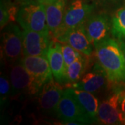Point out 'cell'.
<instances>
[{
    "label": "cell",
    "instance_id": "obj_26",
    "mask_svg": "<svg viewBox=\"0 0 125 125\" xmlns=\"http://www.w3.org/2000/svg\"><path fill=\"white\" fill-rule=\"evenodd\" d=\"M13 1H14L15 2H18V3H21L22 1H24V0H13Z\"/></svg>",
    "mask_w": 125,
    "mask_h": 125
},
{
    "label": "cell",
    "instance_id": "obj_4",
    "mask_svg": "<svg viewBox=\"0 0 125 125\" xmlns=\"http://www.w3.org/2000/svg\"><path fill=\"white\" fill-rule=\"evenodd\" d=\"M56 113L58 119L62 121L65 125L71 122H78L80 124L92 123L77 102L71 88H66L64 90Z\"/></svg>",
    "mask_w": 125,
    "mask_h": 125
},
{
    "label": "cell",
    "instance_id": "obj_7",
    "mask_svg": "<svg viewBox=\"0 0 125 125\" xmlns=\"http://www.w3.org/2000/svg\"><path fill=\"white\" fill-rule=\"evenodd\" d=\"M120 89L114 90L99 104L97 122L102 125H125V119L120 109Z\"/></svg>",
    "mask_w": 125,
    "mask_h": 125
},
{
    "label": "cell",
    "instance_id": "obj_25",
    "mask_svg": "<svg viewBox=\"0 0 125 125\" xmlns=\"http://www.w3.org/2000/svg\"><path fill=\"white\" fill-rule=\"evenodd\" d=\"M36 1H38V2H40L41 4H42L47 5L49 4H51L52 2H54L56 0H36Z\"/></svg>",
    "mask_w": 125,
    "mask_h": 125
},
{
    "label": "cell",
    "instance_id": "obj_23",
    "mask_svg": "<svg viewBox=\"0 0 125 125\" xmlns=\"http://www.w3.org/2000/svg\"><path fill=\"white\" fill-rule=\"evenodd\" d=\"M94 1L102 7H107L115 4L118 0H94Z\"/></svg>",
    "mask_w": 125,
    "mask_h": 125
},
{
    "label": "cell",
    "instance_id": "obj_11",
    "mask_svg": "<svg viewBox=\"0 0 125 125\" xmlns=\"http://www.w3.org/2000/svg\"><path fill=\"white\" fill-rule=\"evenodd\" d=\"M85 27L90 42L94 46L108 37L109 31H111V21L110 22L107 14H96L90 16Z\"/></svg>",
    "mask_w": 125,
    "mask_h": 125
},
{
    "label": "cell",
    "instance_id": "obj_5",
    "mask_svg": "<svg viewBox=\"0 0 125 125\" xmlns=\"http://www.w3.org/2000/svg\"><path fill=\"white\" fill-rule=\"evenodd\" d=\"M1 52L6 61L13 65L21 61L23 55L22 32L15 24H7L2 32Z\"/></svg>",
    "mask_w": 125,
    "mask_h": 125
},
{
    "label": "cell",
    "instance_id": "obj_20",
    "mask_svg": "<svg viewBox=\"0 0 125 125\" xmlns=\"http://www.w3.org/2000/svg\"><path fill=\"white\" fill-rule=\"evenodd\" d=\"M61 43V49H62V56L65 61V63L66 67H67L70 64L76 61L82 56L79 51L74 49L70 45L65 42Z\"/></svg>",
    "mask_w": 125,
    "mask_h": 125
},
{
    "label": "cell",
    "instance_id": "obj_24",
    "mask_svg": "<svg viewBox=\"0 0 125 125\" xmlns=\"http://www.w3.org/2000/svg\"><path fill=\"white\" fill-rule=\"evenodd\" d=\"M120 45L121 49L123 54V56H124V59H125V38L120 40Z\"/></svg>",
    "mask_w": 125,
    "mask_h": 125
},
{
    "label": "cell",
    "instance_id": "obj_6",
    "mask_svg": "<svg viewBox=\"0 0 125 125\" xmlns=\"http://www.w3.org/2000/svg\"><path fill=\"white\" fill-rule=\"evenodd\" d=\"M94 9V4L85 0H74L66 8L61 29L55 38H58L70 29L85 24Z\"/></svg>",
    "mask_w": 125,
    "mask_h": 125
},
{
    "label": "cell",
    "instance_id": "obj_16",
    "mask_svg": "<svg viewBox=\"0 0 125 125\" xmlns=\"http://www.w3.org/2000/svg\"><path fill=\"white\" fill-rule=\"evenodd\" d=\"M73 93L77 102L80 104L85 115L93 122H97V115L99 106L98 99L92 93L83 90L72 88Z\"/></svg>",
    "mask_w": 125,
    "mask_h": 125
},
{
    "label": "cell",
    "instance_id": "obj_14",
    "mask_svg": "<svg viewBox=\"0 0 125 125\" xmlns=\"http://www.w3.org/2000/svg\"><path fill=\"white\" fill-rule=\"evenodd\" d=\"M47 57L54 78L61 84H65L67 67L62 56L61 43L58 40H51Z\"/></svg>",
    "mask_w": 125,
    "mask_h": 125
},
{
    "label": "cell",
    "instance_id": "obj_3",
    "mask_svg": "<svg viewBox=\"0 0 125 125\" xmlns=\"http://www.w3.org/2000/svg\"><path fill=\"white\" fill-rule=\"evenodd\" d=\"M11 65L9 74L11 95L24 98L38 95L41 88L23 66L21 61Z\"/></svg>",
    "mask_w": 125,
    "mask_h": 125
},
{
    "label": "cell",
    "instance_id": "obj_15",
    "mask_svg": "<svg viewBox=\"0 0 125 125\" xmlns=\"http://www.w3.org/2000/svg\"><path fill=\"white\" fill-rule=\"evenodd\" d=\"M66 4L67 0H56L51 4L45 5L47 27L54 38L58 36L61 29Z\"/></svg>",
    "mask_w": 125,
    "mask_h": 125
},
{
    "label": "cell",
    "instance_id": "obj_1",
    "mask_svg": "<svg viewBox=\"0 0 125 125\" xmlns=\"http://www.w3.org/2000/svg\"><path fill=\"white\" fill-rule=\"evenodd\" d=\"M95 56L111 82L125 80V62L120 45L108 37L94 46Z\"/></svg>",
    "mask_w": 125,
    "mask_h": 125
},
{
    "label": "cell",
    "instance_id": "obj_18",
    "mask_svg": "<svg viewBox=\"0 0 125 125\" xmlns=\"http://www.w3.org/2000/svg\"><path fill=\"white\" fill-rule=\"evenodd\" d=\"M111 32L118 40L125 38V6L117 9L111 18Z\"/></svg>",
    "mask_w": 125,
    "mask_h": 125
},
{
    "label": "cell",
    "instance_id": "obj_19",
    "mask_svg": "<svg viewBox=\"0 0 125 125\" xmlns=\"http://www.w3.org/2000/svg\"><path fill=\"white\" fill-rule=\"evenodd\" d=\"M11 95V85L10 78L6 74H1L0 77V102L1 106H4Z\"/></svg>",
    "mask_w": 125,
    "mask_h": 125
},
{
    "label": "cell",
    "instance_id": "obj_9",
    "mask_svg": "<svg viewBox=\"0 0 125 125\" xmlns=\"http://www.w3.org/2000/svg\"><path fill=\"white\" fill-rule=\"evenodd\" d=\"M50 42L49 33L24 29L22 31L23 55L47 56Z\"/></svg>",
    "mask_w": 125,
    "mask_h": 125
},
{
    "label": "cell",
    "instance_id": "obj_12",
    "mask_svg": "<svg viewBox=\"0 0 125 125\" xmlns=\"http://www.w3.org/2000/svg\"><path fill=\"white\" fill-rule=\"evenodd\" d=\"M108 81L109 79L106 73L97 62L94 65L90 71L84 74L80 80L72 84L70 88L83 90L94 93L104 88Z\"/></svg>",
    "mask_w": 125,
    "mask_h": 125
},
{
    "label": "cell",
    "instance_id": "obj_21",
    "mask_svg": "<svg viewBox=\"0 0 125 125\" xmlns=\"http://www.w3.org/2000/svg\"><path fill=\"white\" fill-rule=\"evenodd\" d=\"M9 23H10V15L7 2L4 0H1L0 6V26L1 29H3Z\"/></svg>",
    "mask_w": 125,
    "mask_h": 125
},
{
    "label": "cell",
    "instance_id": "obj_22",
    "mask_svg": "<svg viewBox=\"0 0 125 125\" xmlns=\"http://www.w3.org/2000/svg\"><path fill=\"white\" fill-rule=\"evenodd\" d=\"M119 106H120L121 113L125 119V89L121 90Z\"/></svg>",
    "mask_w": 125,
    "mask_h": 125
},
{
    "label": "cell",
    "instance_id": "obj_13",
    "mask_svg": "<svg viewBox=\"0 0 125 125\" xmlns=\"http://www.w3.org/2000/svg\"><path fill=\"white\" fill-rule=\"evenodd\" d=\"M56 40L67 43L81 54L88 56L92 55L93 45L87 35L85 24L68 30Z\"/></svg>",
    "mask_w": 125,
    "mask_h": 125
},
{
    "label": "cell",
    "instance_id": "obj_10",
    "mask_svg": "<svg viewBox=\"0 0 125 125\" xmlns=\"http://www.w3.org/2000/svg\"><path fill=\"white\" fill-rule=\"evenodd\" d=\"M21 62L40 88L53 77L47 56H24L21 59Z\"/></svg>",
    "mask_w": 125,
    "mask_h": 125
},
{
    "label": "cell",
    "instance_id": "obj_17",
    "mask_svg": "<svg viewBox=\"0 0 125 125\" xmlns=\"http://www.w3.org/2000/svg\"><path fill=\"white\" fill-rule=\"evenodd\" d=\"M90 56L84 55L70 64L67 67L65 83L66 88H70L72 84L80 80L83 76L90 62Z\"/></svg>",
    "mask_w": 125,
    "mask_h": 125
},
{
    "label": "cell",
    "instance_id": "obj_8",
    "mask_svg": "<svg viewBox=\"0 0 125 125\" xmlns=\"http://www.w3.org/2000/svg\"><path fill=\"white\" fill-rule=\"evenodd\" d=\"M64 92V88L53 77L46 82L38 94V106L42 112L52 113L56 108Z\"/></svg>",
    "mask_w": 125,
    "mask_h": 125
},
{
    "label": "cell",
    "instance_id": "obj_2",
    "mask_svg": "<svg viewBox=\"0 0 125 125\" xmlns=\"http://www.w3.org/2000/svg\"><path fill=\"white\" fill-rule=\"evenodd\" d=\"M17 21L23 29L50 32L47 24L45 5L36 0H24L20 3Z\"/></svg>",
    "mask_w": 125,
    "mask_h": 125
}]
</instances>
